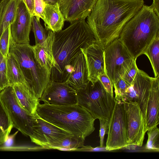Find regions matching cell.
<instances>
[{"mask_svg":"<svg viewBox=\"0 0 159 159\" xmlns=\"http://www.w3.org/2000/svg\"><path fill=\"white\" fill-rule=\"evenodd\" d=\"M144 0H97L87 22L104 48L119 39L127 22L141 8Z\"/></svg>","mask_w":159,"mask_h":159,"instance_id":"cell-1","label":"cell"},{"mask_svg":"<svg viewBox=\"0 0 159 159\" xmlns=\"http://www.w3.org/2000/svg\"><path fill=\"white\" fill-rule=\"evenodd\" d=\"M96 40L85 19L76 20L66 29L55 32L52 52L56 62L50 80L65 82L72 71V62L81 51Z\"/></svg>","mask_w":159,"mask_h":159,"instance_id":"cell-2","label":"cell"},{"mask_svg":"<svg viewBox=\"0 0 159 159\" xmlns=\"http://www.w3.org/2000/svg\"><path fill=\"white\" fill-rule=\"evenodd\" d=\"M36 111L44 120L84 140L95 129L96 119L78 104L57 105L39 103Z\"/></svg>","mask_w":159,"mask_h":159,"instance_id":"cell-3","label":"cell"},{"mask_svg":"<svg viewBox=\"0 0 159 159\" xmlns=\"http://www.w3.org/2000/svg\"><path fill=\"white\" fill-rule=\"evenodd\" d=\"M159 36V17L150 6L143 5L126 24L119 39L136 59L155 38Z\"/></svg>","mask_w":159,"mask_h":159,"instance_id":"cell-4","label":"cell"},{"mask_svg":"<svg viewBox=\"0 0 159 159\" xmlns=\"http://www.w3.org/2000/svg\"><path fill=\"white\" fill-rule=\"evenodd\" d=\"M9 53L19 63L25 80L39 99L50 80V75L36 61L33 46L16 43L10 38Z\"/></svg>","mask_w":159,"mask_h":159,"instance_id":"cell-5","label":"cell"},{"mask_svg":"<svg viewBox=\"0 0 159 159\" xmlns=\"http://www.w3.org/2000/svg\"><path fill=\"white\" fill-rule=\"evenodd\" d=\"M76 91L79 106L95 119L109 121L116 100L106 90L99 79L94 83L89 81L84 88Z\"/></svg>","mask_w":159,"mask_h":159,"instance_id":"cell-6","label":"cell"},{"mask_svg":"<svg viewBox=\"0 0 159 159\" xmlns=\"http://www.w3.org/2000/svg\"><path fill=\"white\" fill-rule=\"evenodd\" d=\"M104 56L105 73L113 85L122 78L134 59L119 39L104 48Z\"/></svg>","mask_w":159,"mask_h":159,"instance_id":"cell-7","label":"cell"},{"mask_svg":"<svg viewBox=\"0 0 159 159\" xmlns=\"http://www.w3.org/2000/svg\"><path fill=\"white\" fill-rule=\"evenodd\" d=\"M0 98L15 127L30 138L33 134L34 116L29 113L21 106L12 86L0 92Z\"/></svg>","mask_w":159,"mask_h":159,"instance_id":"cell-8","label":"cell"},{"mask_svg":"<svg viewBox=\"0 0 159 159\" xmlns=\"http://www.w3.org/2000/svg\"><path fill=\"white\" fill-rule=\"evenodd\" d=\"M107 134L106 150H118L128 146L125 112L123 102L120 101H115Z\"/></svg>","mask_w":159,"mask_h":159,"instance_id":"cell-9","label":"cell"},{"mask_svg":"<svg viewBox=\"0 0 159 159\" xmlns=\"http://www.w3.org/2000/svg\"><path fill=\"white\" fill-rule=\"evenodd\" d=\"M123 102L125 112L128 146L141 147L148 130L146 120L137 102Z\"/></svg>","mask_w":159,"mask_h":159,"instance_id":"cell-10","label":"cell"},{"mask_svg":"<svg viewBox=\"0 0 159 159\" xmlns=\"http://www.w3.org/2000/svg\"><path fill=\"white\" fill-rule=\"evenodd\" d=\"M33 134L30 138L33 143L44 149L50 147L66 137L73 135L39 117L34 116Z\"/></svg>","mask_w":159,"mask_h":159,"instance_id":"cell-11","label":"cell"},{"mask_svg":"<svg viewBox=\"0 0 159 159\" xmlns=\"http://www.w3.org/2000/svg\"><path fill=\"white\" fill-rule=\"evenodd\" d=\"M154 78L138 69L131 85L126 89L120 101L137 102L146 121L148 102Z\"/></svg>","mask_w":159,"mask_h":159,"instance_id":"cell-12","label":"cell"},{"mask_svg":"<svg viewBox=\"0 0 159 159\" xmlns=\"http://www.w3.org/2000/svg\"><path fill=\"white\" fill-rule=\"evenodd\" d=\"M39 100L54 105L78 104L76 91L66 82L50 80Z\"/></svg>","mask_w":159,"mask_h":159,"instance_id":"cell-13","label":"cell"},{"mask_svg":"<svg viewBox=\"0 0 159 159\" xmlns=\"http://www.w3.org/2000/svg\"><path fill=\"white\" fill-rule=\"evenodd\" d=\"M32 25V16L25 3L20 0L14 19L10 26L12 41L18 44L29 43Z\"/></svg>","mask_w":159,"mask_h":159,"instance_id":"cell-14","label":"cell"},{"mask_svg":"<svg viewBox=\"0 0 159 159\" xmlns=\"http://www.w3.org/2000/svg\"><path fill=\"white\" fill-rule=\"evenodd\" d=\"M104 49L96 41L81 48L86 62L88 79L93 83L98 80L99 75L105 73Z\"/></svg>","mask_w":159,"mask_h":159,"instance_id":"cell-15","label":"cell"},{"mask_svg":"<svg viewBox=\"0 0 159 159\" xmlns=\"http://www.w3.org/2000/svg\"><path fill=\"white\" fill-rule=\"evenodd\" d=\"M97 0H61L58 3L65 20L70 22L85 19L89 16Z\"/></svg>","mask_w":159,"mask_h":159,"instance_id":"cell-16","label":"cell"},{"mask_svg":"<svg viewBox=\"0 0 159 159\" xmlns=\"http://www.w3.org/2000/svg\"><path fill=\"white\" fill-rule=\"evenodd\" d=\"M55 32L48 30L46 39L41 44L33 46L35 59L38 64L50 75L52 69L56 65L52 52V45Z\"/></svg>","mask_w":159,"mask_h":159,"instance_id":"cell-17","label":"cell"},{"mask_svg":"<svg viewBox=\"0 0 159 159\" xmlns=\"http://www.w3.org/2000/svg\"><path fill=\"white\" fill-rule=\"evenodd\" d=\"M72 71L66 82L77 91L84 88L89 81L85 59L81 51L74 60Z\"/></svg>","mask_w":159,"mask_h":159,"instance_id":"cell-18","label":"cell"},{"mask_svg":"<svg viewBox=\"0 0 159 159\" xmlns=\"http://www.w3.org/2000/svg\"><path fill=\"white\" fill-rule=\"evenodd\" d=\"M12 87L22 107L32 115H35L40 101L31 87L27 82L15 84Z\"/></svg>","mask_w":159,"mask_h":159,"instance_id":"cell-19","label":"cell"},{"mask_svg":"<svg viewBox=\"0 0 159 159\" xmlns=\"http://www.w3.org/2000/svg\"><path fill=\"white\" fill-rule=\"evenodd\" d=\"M159 77L154 78L147 109V130L159 123Z\"/></svg>","mask_w":159,"mask_h":159,"instance_id":"cell-20","label":"cell"},{"mask_svg":"<svg viewBox=\"0 0 159 159\" xmlns=\"http://www.w3.org/2000/svg\"><path fill=\"white\" fill-rule=\"evenodd\" d=\"M43 16V20L47 30H51L56 32L62 30L65 20L58 3L54 5H46Z\"/></svg>","mask_w":159,"mask_h":159,"instance_id":"cell-21","label":"cell"},{"mask_svg":"<svg viewBox=\"0 0 159 159\" xmlns=\"http://www.w3.org/2000/svg\"><path fill=\"white\" fill-rule=\"evenodd\" d=\"M20 0H2L0 2V38L12 22Z\"/></svg>","mask_w":159,"mask_h":159,"instance_id":"cell-22","label":"cell"},{"mask_svg":"<svg viewBox=\"0 0 159 159\" xmlns=\"http://www.w3.org/2000/svg\"><path fill=\"white\" fill-rule=\"evenodd\" d=\"M7 75L10 86L18 83L27 82L19 63L14 57L9 53L7 57Z\"/></svg>","mask_w":159,"mask_h":159,"instance_id":"cell-23","label":"cell"},{"mask_svg":"<svg viewBox=\"0 0 159 159\" xmlns=\"http://www.w3.org/2000/svg\"><path fill=\"white\" fill-rule=\"evenodd\" d=\"M149 60L154 77H159V36L154 39L143 51Z\"/></svg>","mask_w":159,"mask_h":159,"instance_id":"cell-24","label":"cell"},{"mask_svg":"<svg viewBox=\"0 0 159 159\" xmlns=\"http://www.w3.org/2000/svg\"><path fill=\"white\" fill-rule=\"evenodd\" d=\"M13 127L12 122L0 98V145L6 141Z\"/></svg>","mask_w":159,"mask_h":159,"instance_id":"cell-25","label":"cell"},{"mask_svg":"<svg viewBox=\"0 0 159 159\" xmlns=\"http://www.w3.org/2000/svg\"><path fill=\"white\" fill-rule=\"evenodd\" d=\"M84 140L73 135L67 136L51 146L50 149L73 151L83 146Z\"/></svg>","mask_w":159,"mask_h":159,"instance_id":"cell-26","label":"cell"},{"mask_svg":"<svg viewBox=\"0 0 159 159\" xmlns=\"http://www.w3.org/2000/svg\"><path fill=\"white\" fill-rule=\"evenodd\" d=\"M148 139L145 146L144 151L146 152H159V129L157 126L147 131Z\"/></svg>","mask_w":159,"mask_h":159,"instance_id":"cell-27","label":"cell"},{"mask_svg":"<svg viewBox=\"0 0 159 159\" xmlns=\"http://www.w3.org/2000/svg\"><path fill=\"white\" fill-rule=\"evenodd\" d=\"M40 19L34 16H32V27L34 35L35 44L43 43L46 39L48 35V31L43 27Z\"/></svg>","mask_w":159,"mask_h":159,"instance_id":"cell-28","label":"cell"},{"mask_svg":"<svg viewBox=\"0 0 159 159\" xmlns=\"http://www.w3.org/2000/svg\"><path fill=\"white\" fill-rule=\"evenodd\" d=\"M9 86L7 75V58L0 52V92Z\"/></svg>","mask_w":159,"mask_h":159,"instance_id":"cell-29","label":"cell"},{"mask_svg":"<svg viewBox=\"0 0 159 159\" xmlns=\"http://www.w3.org/2000/svg\"><path fill=\"white\" fill-rule=\"evenodd\" d=\"M10 26L4 31L0 38V52L6 58L9 54L11 38Z\"/></svg>","mask_w":159,"mask_h":159,"instance_id":"cell-30","label":"cell"},{"mask_svg":"<svg viewBox=\"0 0 159 159\" xmlns=\"http://www.w3.org/2000/svg\"><path fill=\"white\" fill-rule=\"evenodd\" d=\"M130 85L122 78L118 80L113 84L114 88L115 100L120 101L127 88Z\"/></svg>","mask_w":159,"mask_h":159,"instance_id":"cell-31","label":"cell"},{"mask_svg":"<svg viewBox=\"0 0 159 159\" xmlns=\"http://www.w3.org/2000/svg\"><path fill=\"white\" fill-rule=\"evenodd\" d=\"M136 60L133 59L130 65L125 71L122 77L129 85H130L132 82L139 69L136 65Z\"/></svg>","mask_w":159,"mask_h":159,"instance_id":"cell-32","label":"cell"},{"mask_svg":"<svg viewBox=\"0 0 159 159\" xmlns=\"http://www.w3.org/2000/svg\"><path fill=\"white\" fill-rule=\"evenodd\" d=\"M100 80L106 90L112 96H114L113 85L111 80L105 73L100 74L98 76Z\"/></svg>","mask_w":159,"mask_h":159,"instance_id":"cell-33","label":"cell"},{"mask_svg":"<svg viewBox=\"0 0 159 159\" xmlns=\"http://www.w3.org/2000/svg\"><path fill=\"white\" fill-rule=\"evenodd\" d=\"M46 4L43 0H34L33 16L43 19V13Z\"/></svg>","mask_w":159,"mask_h":159,"instance_id":"cell-34","label":"cell"},{"mask_svg":"<svg viewBox=\"0 0 159 159\" xmlns=\"http://www.w3.org/2000/svg\"><path fill=\"white\" fill-rule=\"evenodd\" d=\"M99 120L100 126L99 134L100 138V147L102 148L103 146L104 136L106 134L108 133L109 122L102 119H99Z\"/></svg>","mask_w":159,"mask_h":159,"instance_id":"cell-35","label":"cell"},{"mask_svg":"<svg viewBox=\"0 0 159 159\" xmlns=\"http://www.w3.org/2000/svg\"><path fill=\"white\" fill-rule=\"evenodd\" d=\"M18 131H16L15 133L12 134H9L6 141L2 144L1 145L2 146H1L0 149H9V148L13 147L15 139L18 133Z\"/></svg>","mask_w":159,"mask_h":159,"instance_id":"cell-36","label":"cell"},{"mask_svg":"<svg viewBox=\"0 0 159 159\" xmlns=\"http://www.w3.org/2000/svg\"><path fill=\"white\" fill-rule=\"evenodd\" d=\"M25 3L31 16L33 15L34 0H22Z\"/></svg>","mask_w":159,"mask_h":159,"instance_id":"cell-37","label":"cell"},{"mask_svg":"<svg viewBox=\"0 0 159 159\" xmlns=\"http://www.w3.org/2000/svg\"><path fill=\"white\" fill-rule=\"evenodd\" d=\"M101 148H93L90 146H84L76 149L75 151L86 152L96 151H100Z\"/></svg>","mask_w":159,"mask_h":159,"instance_id":"cell-38","label":"cell"},{"mask_svg":"<svg viewBox=\"0 0 159 159\" xmlns=\"http://www.w3.org/2000/svg\"><path fill=\"white\" fill-rule=\"evenodd\" d=\"M150 7L159 17V0H153L152 3Z\"/></svg>","mask_w":159,"mask_h":159,"instance_id":"cell-39","label":"cell"},{"mask_svg":"<svg viewBox=\"0 0 159 159\" xmlns=\"http://www.w3.org/2000/svg\"><path fill=\"white\" fill-rule=\"evenodd\" d=\"M46 5H54L59 3L61 0H43Z\"/></svg>","mask_w":159,"mask_h":159,"instance_id":"cell-40","label":"cell"},{"mask_svg":"<svg viewBox=\"0 0 159 159\" xmlns=\"http://www.w3.org/2000/svg\"><path fill=\"white\" fill-rule=\"evenodd\" d=\"M2 0H0V2L2 1Z\"/></svg>","mask_w":159,"mask_h":159,"instance_id":"cell-41","label":"cell"}]
</instances>
